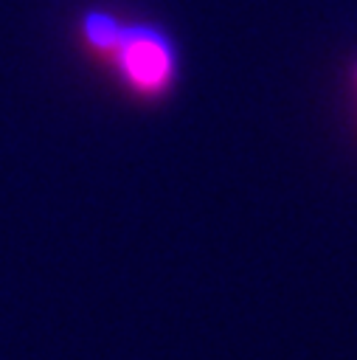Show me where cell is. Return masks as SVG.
<instances>
[{
    "label": "cell",
    "mask_w": 357,
    "mask_h": 360,
    "mask_svg": "<svg viewBox=\"0 0 357 360\" xmlns=\"http://www.w3.org/2000/svg\"><path fill=\"white\" fill-rule=\"evenodd\" d=\"M82 39L101 62L112 65L126 90L155 98L171 90L177 62L169 37L152 25H132L107 11H90L82 20Z\"/></svg>",
    "instance_id": "obj_1"
}]
</instances>
